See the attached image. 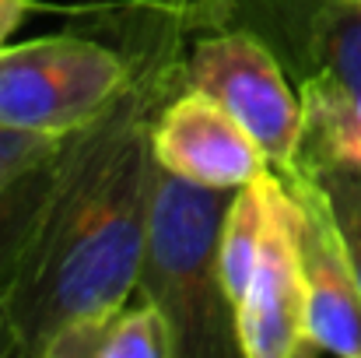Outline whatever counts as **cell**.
Here are the masks:
<instances>
[{"mask_svg": "<svg viewBox=\"0 0 361 358\" xmlns=\"http://www.w3.org/2000/svg\"><path fill=\"white\" fill-rule=\"evenodd\" d=\"M116 14L133 78L95 123L63 141L49 208L7 292L25 358H46L60 330L137 295L154 179L151 123L179 88L183 42L140 0Z\"/></svg>", "mask_w": 361, "mask_h": 358, "instance_id": "obj_1", "label": "cell"}, {"mask_svg": "<svg viewBox=\"0 0 361 358\" xmlns=\"http://www.w3.org/2000/svg\"><path fill=\"white\" fill-rule=\"evenodd\" d=\"M179 42L245 32L302 95V144L288 172L361 169V0H140ZM284 172V176H288Z\"/></svg>", "mask_w": 361, "mask_h": 358, "instance_id": "obj_2", "label": "cell"}, {"mask_svg": "<svg viewBox=\"0 0 361 358\" xmlns=\"http://www.w3.org/2000/svg\"><path fill=\"white\" fill-rule=\"evenodd\" d=\"M235 190L190 183L154 162L137 295L169 323L176 358L242 355L221 281V225Z\"/></svg>", "mask_w": 361, "mask_h": 358, "instance_id": "obj_3", "label": "cell"}, {"mask_svg": "<svg viewBox=\"0 0 361 358\" xmlns=\"http://www.w3.org/2000/svg\"><path fill=\"white\" fill-rule=\"evenodd\" d=\"M133 78V56L92 35L0 46V126L67 141L102 117Z\"/></svg>", "mask_w": 361, "mask_h": 358, "instance_id": "obj_4", "label": "cell"}, {"mask_svg": "<svg viewBox=\"0 0 361 358\" xmlns=\"http://www.w3.org/2000/svg\"><path fill=\"white\" fill-rule=\"evenodd\" d=\"M179 85L218 99L259 144L274 172L295 165L302 144V95L281 60L245 32H207L183 39Z\"/></svg>", "mask_w": 361, "mask_h": 358, "instance_id": "obj_5", "label": "cell"}, {"mask_svg": "<svg viewBox=\"0 0 361 358\" xmlns=\"http://www.w3.org/2000/svg\"><path fill=\"white\" fill-rule=\"evenodd\" d=\"M263 242L245 295L235 306L242 358H305V274H302V208L288 183L263 169Z\"/></svg>", "mask_w": 361, "mask_h": 358, "instance_id": "obj_6", "label": "cell"}, {"mask_svg": "<svg viewBox=\"0 0 361 358\" xmlns=\"http://www.w3.org/2000/svg\"><path fill=\"white\" fill-rule=\"evenodd\" d=\"M281 176V172H277ZM302 208V274L309 355L361 358V288L316 176H281Z\"/></svg>", "mask_w": 361, "mask_h": 358, "instance_id": "obj_7", "label": "cell"}, {"mask_svg": "<svg viewBox=\"0 0 361 358\" xmlns=\"http://www.w3.org/2000/svg\"><path fill=\"white\" fill-rule=\"evenodd\" d=\"M154 162L190 183L239 190L267 165L252 133L200 88H176L151 123Z\"/></svg>", "mask_w": 361, "mask_h": 358, "instance_id": "obj_8", "label": "cell"}, {"mask_svg": "<svg viewBox=\"0 0 361 358\" xmlns=\"http://www.w3.org/2000/svg\"><path fill=\"white\" fill-rule=\"evenodd\" d=\"M46 358H176L172 334L158 306L137 302L116 313L78 320L53 338Z\"/></svg>", "mask_w": 361, "mask_h": 358, "instance_id": "obj_9", "label": "cell"}, {"mask_svg": "<svg viewBox=\"0 0 361 358\" xmlns=\"http://www.w3.org/2000/svg\"><path fill=\"white\" fill-rule=\"evenodd\" d=\"M60 151L53 158L32 165L28 172H21L14 183H7L0 190V295L11 292V285L25 263V253L35 239V229L49 208L56 172H60Z\"/></svg>", "mask_w": 361, "mask_h": 358, "instance_id": "obj_10", "label": "cell"}, {"mask_svg": "<svg viewBox=\"0 0 361 358\" xmlns=\"http://www.w3.org/2000/svg\"><path fill=\"white\" fill-rule=\"evenodd\" d=\"M316 179L326 193V204L334 211V222L341 229L361 288V169H334V172H319Z\"/></svg>", "mask_w": 361, "mask_h": 358, "instance_id": "obj_11", "label": "cell"}, {"mask_svg": "<svg viewBox=\"0 0 361 358\" xmlns=\"http://www.w3.org/2000/svg\"><path fill=\"white\" fill-rule=\"evenodd\" d=\"M63 148L60 137H42V133H21V130H7L0 126V190L7 183H14L21 172H28L32 165L53 158Z\"/></svg>", "mask_w": 361, "mask_h": 358, "instance_id": "obj_12", "label": "cell"}, {"mask_svg": "<svg viewBox=\"0 0 361 358\" xmlns=\"http://www.w3.org/2000/svg\"><path fill=\"white\" fill-rule=\"evenodd\" d=\"M0 358H25L21 334H18V323H14L7 295H0Z\"/></svg>", "mask_w": 361, "mask_h": 358, "instance_id": "obj_13", "label": "cell"}, {"mask_svg": "<svg viewBox=\"0 0 361 358\" xmlns=\"http://www.w3.org/2000/svg\"><path fill=\"white\" fill-rule=\"evenodd\" d=\"M35 11V0H0V46L21 28V21Z\"/></svg>", "mask_w": 361, "mask_h": 358, "instance_id": "obj_14", "label": "cell"}]
</instances>
